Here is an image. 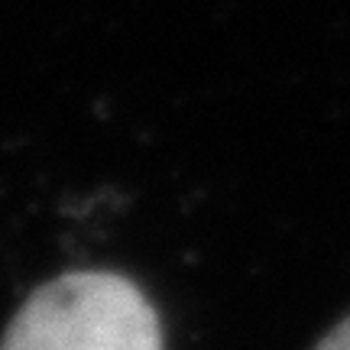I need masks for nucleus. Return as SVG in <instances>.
Here are the masks:
<instances>
[{
  "label": "nucleus",
  "mask_w": 350,
  "mask_h": 350,
  "mask_svg": "<svg viewBox=\"0 0 350 350\" xmlns=\"http://www.w3.org/2000/svg\"><path fill=\"white\" fill-rule=\"evenodd\" d=\"M314 350H350V314L340 321V325L331 327L325 338L318 340V347Z\"/></svg>",
  "instance_id": "2"
},
{
  "label": "nucleus",
  "mask_w": 350,
  "mask_h": 350,
  "mask_svg": "<svg viewBox=\"0 0 350 350\" xmlns=\"http://www.w3.org/2000/svg\"><path fill=\"white\" fill-rule=\"evenodd\" d=\"M0 350H163V327L130 279L65 273L26 299Z\"/></svg>",
  "instance_id": "1"
}]
</instances>
